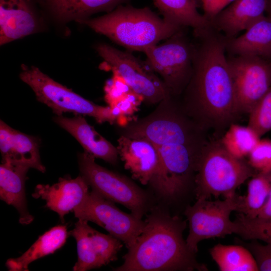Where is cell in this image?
Wrapping results in <instances>:
<instances>
[{
    "instance_id": "cell-36",
    "label": "cell",
    "mask_w": 271,
    "mask_h": 271,
    "mask_svg": "<svg viewBox=\"0 0 271 271\" xmlns=\"http://www.w3.org/2000/svg\"><path fill=\"white\" fill-rule=\"evenodd\" d=\"M256 217L264 219H271V189L264 205Z\"/></svg>"
},
{
    "instance_id": "cell-3",
    "label": "cell",
    "mask_w": 271,
    "mask_h": 271,
    "mask_svg": "<svg viewBox=\"0 0 271 271\" xmlns=\"http://www.w3.org/2000/svg\"><path fill=\"white\" fill-rule=\"evenodd\" d=\"M130 51L144 52L184 28L149 8L120 5L103 16L77 21Z\"/></svg>"
},
{
    "instance_id": "cell-38",
    "label": "cell",
    "mask_w": 271,
    "mask_h": 271,
    "mask_svg": "<svg viewBox=\"0 0 271 271\" xmlns=\"http://www.w3.org/2000/svg\"><path fill=\"white\" fill-rule=\"evenodd\" d=\"M199 7L202 6V0H195Z\"/></svg>"
},
{
    "instance_id": "cell-37",
    "label": "cell",
    "mask_w": 271,
    "mask_h": 271,
    "mask_svg": "<svg viewBox=\"0 0 271 271\" xmlns=\"http://www.w3.org/2000/svg\"><path fill=\"white\" fill-rule=\"evenodd\" d=\"M267 10L268 11V16L271 17V4L268 3Z\"/></svg>"
},
{
    "instance_id": "cell-27",
    "label": "cell",
    "mask_w": 271,
    "mask_h": 271,
    "mask_svg": "<svg viewBox=\"0 0 271 271\" xmlns=\"http://www.w3.org/2000/svg\"><path fill=\"white\" fill-rule=\"evenodd\" d=\"M271 189V172L257 173L247 185V194L239 196L237 212L250 218L257 216L264 205Z\"/></svg>"
},
{
    "instance_id": "cell-18",
    "label": "cell",
    "mask_w": 271,
    "mask_h": 271,
    "mask_svg": "<svg viewBox=\"0 0 271 271\" xmlns=\"http://www.w3.org/2000/svg\"><path fill=\"white\" fill-rule=\"evenodd\" d=\"M88 186L81 175L75 179L60 178L52 185H38L32 196L44 200L47 207L56 212L63 221L66 214L85 199L89 194Z\"/></svg>"
},
{
    "instance_id": "cell-2",
    "label": "cell",
    "mask_w": 271,
    "mask_h": 271,
    "mask_svg": "<svg viewBox=\"0 0 271 271\" xmlns=\"http://www.w3.org/2000/svg\"><path fill=\"white\" fill-rule=\"evenodd\" d=\"M145 221L142 232L123 256V263L114 270H208L197 261L183 238L186 220L156 208Z\"/></svg>"
},
{
    "instance_id": "cell-12",
    "label": "cell",
    "mask_w": 271,
    "mask_h": 271,
    "mask_svg": "<svg viewBox=\"0 0 271 271\" xmlns=\"http://www.w3.org/2000/svg\"><path fill=\"white\" fill-rule=\"evenodd\" d=\"M206 130L175 108L148 117L129 126L124 136L142 139L156 146L206 139Z\"/></svg>"
},
{
    "instance_id": "cell-31",
    "label": "cell",
    "mask_w": 271,
    "mask_h": 271,
    "mask_svg": "<svg viewBox=\"0 0 271 271\" xmlns=\"http://www.w3.org/2000/svg\"><path fill=\"white\" fill-rule=\"evenodd\" d=\"M248 163L257 172H271V140L260 139L248 156Z\"/></svg>"
},
{
    "instance_id": "cell-24",
    "label": "cell",
    "mask_w": 271,
    "mask_h": 271,
    "mask_svg": "<svg viewBox=\"0 0 271 271\" xmlns=\"http://www.w3.org/2000/svg\"><path fill=\"white\" fill-rule=\"evenodd\" d=\"M67 227L58 225L41 235L35 242L22 255L10 258L6 266L10 271H27L33 261L54 253L65 243L67 237Z\"/></svg>"
},
{
    "instance_id": "cell-21",
    "label": "cell",
    "mask_w": 271,
    "mask_h": 271,
    "mask_svg": "<svg viewBox=\"0 0 271 271\" xmlns=\"http://www.w3.org/2000/svg\"><path fill=\"white\" fill-rule=\"evenodd\" d=\"M225 45L226 50L234 56L271 58V17L263 16L241 36L225 37Z\"/></svg>"
},
{
    "instance_id": "cell-26",
    "label": "cell",
    "mask_w": 271,
    "mask_h": 271,
    "mask_svg": "<svg viewBox=\"0 0 271 271\" xmlns=\"http://www.w3.org/2000/svg\"><path fill=\"white\" fill-rule=\"evenodd\" d=\"M221 271H258L256 260L245 246L217 244L209 249Z\"/></svg>"
},
{
    "instance_id": "cell-17",
    "label": "cell",
    "mask_w": 271,
    "mask_h": 271,
    "mask_svg": "<svg viewBox=\"0 0 271 271\" xmlns=\"http://www.w3.org/2000/svg\"><path fill=\"white\" fill-rule=\"evenodd\" d=\"M35 0H0V44L35 33L37 28Z\"/></svg>"
},
{
    "instance_id": "cell-15",
    "label": "cell",
    "mask_w": 271,
    "mask_h": 271,
    "mask_svg": "<svg viewBox=\"0 0 271 271\" xmlns=\"http://www.w3.org/2000/svg\"><path fill=\"white\" fill-rule=\"evenodd\" d=\"M117 141L118 155L125 168L142 184L151 185L160 168V158L157 146L149 141L124 135Z\"/></svg>"
},
{
    "instance_id": "cell-16",
    "label": "cell",
    "mask_w": 271,
    "mask_h": 271,
    "mask_svg": "<svg viewBox=\"0 0 271 271\" xmlns=\"http://www.w3.org/2000/svg\"><path fill=\"white\" fill-rule=\"evenodd\" d=\"M0 150L2 163L42 173L46 171L41 162L39 144L33 137L16 130L2 120L0 122Z\"/></svg>"
},
{
    "instance_id": "cell-19",
    "label": "cell",
    "mask_w": 271,
    "mask_h": 271,
    "mask_svg": "<svg viewBox=\"0 0 271 271\" xmlns=\"http://www.w3.org/2000/svg\"><path fill=\"white\" fill-rule=\"evenodd\" d=\"M268 0H235L211 22L215 30L226 38L236 37L264 16Z\"/></svg>"
},
{
    "instance_id": "cell-32",
    "label": "cell",
    "mask_w": 271,
    "mask_h": 271,
    "mask_svg": "<svg viewBox=\"0 0 271 271\" xmlns=\"http://www.w3.org/2000/svg\"><path fill=\"white\" fill-rule=\"evenodd\" d=\"M113 74L104 87L105 100L110 107L115 106L133 92L121 77Z\"/></svg>"
},
{
    "instance_id": "cell-20",
    "label": "cell",
    "mask_w": 271,
    "mask_h": 271,
    "mask_svg": "<svg viewBox=\"0 0 271 271\" xmlns=\"http://www.w3.org/2000/svg\"><path fill=\"white\" fill-rule=\"evenodd\" d=\"M54 121L73 136L85 152L110 164H116L119 155L117 148L98 133L81 115L71 118L58 115Z\"/></svg>"
},
{
    "instance_id": "cell-1",
    "label": "cell",
    "mask_w": 271,
    "mask_h": 271,
    "mask_svg": "<svg viewBox=\"0 0 271 271\" xmlns=\"http://www.w3.org/2000/svg\"><path fill=\"white\" fill-rule=\"evenodd\" d=\"M193 70L186 86L189 115L205 130L221 136L241 115L225 52V37L210 27L194 32Z\"/></svg>"
},
{
    "instance_id": "cell-5",
    "label": "cell",
    "mask_w": 271,
    "mask_h": 271,
    "mask_svg": "<svg viewBox=\"0 0 271 271\" xmlns=\"http://www.w3.org/2000/svg\"><path fill=\"white\" fill-rule=\"evenodd\" d=\"M209 140L156 146L160 158L158 173L152 186L163 197L173 199L194 182L198 161Z\"/></svg>"
},
{
    "instance_id": "cell-23",
    "label": "cell",
    "mask_w": 271,
    "mask_h": 271,
    "mask_svg": "<svg viewBox=\"0 0 271 271\" xmlns=\"http://www.w3.org/2000/svg\"><path fill=\"white\" fill-rule=\"evenodd\" d=\"M128 0H38L52 16L60 21L85 19L94 13L115 9Z\"/></svg>"
},
{
    "instance_id": "cell-29",
    "label": "cell",
    "mask_w": 271,
    "mask_h": 271,
    "mask_svg": "<svg viewBox=\"0 0 271 271\" xmlns=\"http://www.w3.org/2000/svg\"><path fill=\"white\" fill-rule=\"evenodd\" d=\"M240 236L245 240H260L271 244V219L250 218L238 213L235 220Z\"/></svg>"
},
{
    "instance_id": "cell-34",
    "label": "cell",
    "mask_w": 271,
    "mask_h": 271,
    "mask_svg": "<svg viewBox=\"0 0 271 271\" xmlns=\"http://www.w3.org/2000/svg\"><path fill=\"white\" fill-rule=\"evenodd\" d=\"M143 100L141 96L132 92L115 106L111 107L116 117V121L119 123H122L123 118L126 119L127 116L132 115L137 111Z\"/></svg>"
},
{
    "instance_id": "cell-33",
    "label": "cell",
    "mask_w": 271,
    "mask_h": 271,
    "mask_svg": "<svg viewBox=\"0 0 271 271\" xmlns=\"http://www.w3.org/2000/svg\"><path fill=\"white\" fill-rule=\"evenodd\" d=\"M250 243H243L254 256L260 271H271V244H261L253 240Z\"/></svg>"
},
{
    "instance_id": "cell-11",
    "label": "cell",
    "mask_w": 271,
    "mask_h": 271,
    "mask_svg": "<svg viewBox=\"0 0 271 271\" xmlns=\"http://www.w3.org/2000/svg\"><path fill=\"white\" fill-rule=\"evenodd\" d=\"M72 212L78 219L91 221L106 230L127 249L134 244L145 225V220L121 211L113 202L93 190Z\"/></svg>"
},
{
    "instance_id": "cell-8",
    "label": "cell",
    "mask_w": 271,
    "mask_h": 271,
    "mask_svg": "<svg viewBox=\"0 0 271 271\" xmlns=\"http://www.w3.org/2000/svg\"><path fill=\"white\" fill-rule=\"evenodd\" d=\"M239 196L235 194L224 200L197 199L194 205L187 207L184 214L189 231L186 242L192 252H197L198 244L204 239L239 234L238 223L230 219L231 212L237 211Z\"/></svg>"
},
{
    "instance_id": "cell-14",
    "label": "cell",
    "mask_w": 271,
    "mask_h": 271,
    "mask_svg": "<svg viewBox=\"0 0 271 271\" xmlns=\"http://www.w3.org/2000/svg\"><path fill=\"white\" fill-rule=\"evenodd\" d=\"M88 222L78 219L70 232L77 243L78 259L73 267L74 271L97 268L114 261L122 247L120 240L97 231Z\"/></svg>"
},
{
    "instance_id": "cell-4",
    "label": "cell",
    "mask_w": 271,
    "mask_h": 271,
    "mask_svg": "<svg viewBox=\"0 0 271 271\" xmlns=\"http://www.w3.org/2000/svg\"><path fill=\"white\" fill-rule=\"evenodd\" d=\"M257 172L247 161L230 154L219 139L209 140L201 153L194 179L196 199L213 196L225 198L236 194V189Z\"/></svg>"
},
{
    "instance_id": "cell-6",
    "label": "cell",
    "mask_w": 271,
    "mask_h": 271,
    "mask_svg": "<svg viewBox=\"0 0 271 271\" xmlns=\"http://www.w3.org/2000/svg\"><path fill=\"white\" fill-rule=\"evenodd\" d=\"M20 79L34 92L38 101L51 108L57 115L64 112L92 116L99 123L116 121L113 109L81 96L57 82L35 66H22Z\"/></svg>"
},
{
    "instance_id": "cell-10",
    "label": "cell",
    "mask_w": 271,
    "mask_h": 271,
    "mask_svg": "<svg viewBox=\"0 0 271 271\" xmlns=\"http://www.w3.org/2000/svg\"><path fill=\"white\" fill-rule=\"evenodd\" d=\"M96 51L113 74L121 77L144 101L155 104L170 98L166 85L146 61L105 44H99Z\"/></svg>"
},
{
    "instance_id": "cell-7",
    "label": "cell",
    "mask_w": 271,
    "mask_h": 271,
    "mask_svg": "<svg viewBox=\"0 0 271 271\" xmlns=\"http://www.w3.org/2000/svg\"><path fill=\"white\" fill-rule=\"evenodd\" d=\"M183 28L163 44L143 52L151 68L162 78L170 95L181 93L187 86L193 70L194 45L185 36Z\"/></svg>"
},
{
    "instance_id": "cell-9",
    "label": "cell",
    "mask_w": 271,
    "mask_h": 271,
    "mask_svg": "<svg viewBox=\"0 0 271 271\" xmlns=\"http://www.w3.org/2000/svg\"><path fill=\"white\" fill-rule=\"evenodd\" d=\"M94 157L84 152L79 156L80 174L89 186L104 198L119 203L142 219L147 209V193L125 176L97 164Z\"/></svg>"
},
{
    "instance_id": "cell-22",
    "label": "cell",
    "mask_w": 271,
    "mask_h": 271,
    "mask_svg": "<svg viewBox=\"0 0 271 271\" xmlns=\"http://www.w3.org/2000/svg\"><path fill=\"white\" fill-rule=\"evenodd\" d=\"M29 169L2 163L0 166V198L19 214V222L28 225L34 220L27 207L25 182Z\"/></svg>"
},
{
    "instance_id": "cell-28",
    "label": "cell",
    "mask_w": 271,
    "mask_h": 271,
    "mask_svg": "<svg viewBox=\"0 0 271 271\" xmlns=\"http://www.w3.org/2000/svg\"><path fill=\"white\" fill-rule=\"evenodd\" d=\"M260 138L248 125L233 123L219 138L223 148L235 158L243 159L258 143Z\"/></svg>"
},
{
    "instance_id": "cell-35",
    "label": "cell",
    "mask_w": 271,
    "mask_h": 271,
    "mask_svg": "<svg viewBox=\"0 0 271 271\" xmlns=\"http://www.w3.org/2000/svg\"><path fill=\"white\" fill-rule=\"evenodd\" d=\"M235 0H202V7L206 19L210 22Z\"/></svg>"
},
{
    "instance_id": "cell-30",
    "label": "cell",
    "mask_w": 271,
    "mask_h": 271,
    "mask_svg": "<svg viewBox=\"0 0 271 271\" xmlns=\"http://www.w3.org/2000/svg\"><path fill=\"white\" fill-rule=\"evenodd\" d=\"M247 125L260 138L271 130V86L248 114Z\"/></svg>"
},
{
    "instance_id": "cell-13",
    "label": "cell",
    "mask_w": 271,
    "mask_h": 271,
    "mask_svg": "<svg viewBox=\"0 0 271 271\" xmlns=\"http://www.w3.org/2000/svg\"><path fill=\"white\" fill-rule=\"evenodd\" d=\"M227 58L238 111L248 114L271 86V61L256 56Z\"/></svg>"
},
{
    "instance_id": "cell-25",
    "label": "cell",
    "mask_w": 271,
    "mask_h": 271,
    "mask_svg": "<svg viewBox=\"0 0 271 271\" xmlns=\"http://www.w3.org/2000/svg\"><path fill=\"white\" fill-rule=\"evenodd\" d=\"M163 18L181 27H190L194 31L210 27V23L198 11L195 0H153Z\"/></svg>"
},
{
    "instance_id": "cell-39",
    "label": "cell",
    "mask_w": 271,
    "mask_h": 271,
    "mask_svg": "<svg viewBox=\"0 0 271 271\" xmlns=\"http://www.w3.org/2000/svg\"><path fill=\"white\" fill-rule=\"evenodd\" d=\"M268 3L271 4V0H268Z\"/></svg>"
}]
</instances>
